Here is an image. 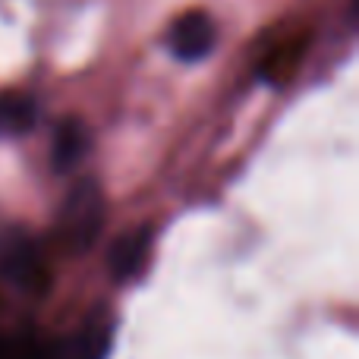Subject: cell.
I'll return each instance as SVG.
<instances>
[{"instance_id":"3957f363","label":"cell","mask_w":359,"mask_h":359,"mask_svg":"<svg viewBox=\"0 0 359 359\" xmlns=\"http://www.w3.org/2000/svg\"><path fill=\"white\" fill-rule=\"evenodd\" d=\"M151 227H139V230H126L117 243L111 246V274L117 280H133L145 271L151 255V240H155Z\"/></svg>"},{"instance_id":"277c9868","label":"cell","mask_w":359,"mask_h":359,"mask_svg":"<svg viewBox=\"0 0 359 359\" xmlns=\"http://www.w3.org/2000/svg\"><path fill=\"white\" fill-rule=\"evenodd\" d=\"M0 271H4L13 284L25 287V290L38 287L41 278H44V265H41V252H38V246L32 240H25V236L10 240L4 246V252H0Z\"/></svg>"},{"instance_id":"ba28073f","label":"cell","mask_w":359,"mask_h":359,"mask_svg":"<svg viewBox=\"0 0 359 359\" xmlns=\"http://www.w3.org/2000/svg\"><path fill=\"white\" fill-rule=\"evenodd\" d=\"M0 359H44L35 347H6L0 344Z\"/></svg>"},{"instance_id":"6da1fadb","label":"cell","mask_w":359,"mask_h":359,"mask_svg":"<svg viewBox=\"0 0 359 359\" xmlns=\"http://www.w3.org/2000/svg\"><path fill=\"white\" fill-rule=\"evenodd\" d=\"M104 192L95 180H82L69 189L60 208V240L69 249H88L104 227Z\"/></svg>"},{"instance_id":"8992f818","label":"cell","mask_w":359,"mask_h":359,"mask_svg":"<svg viewBox=\"0 0 359 359\" xmlns=\"http://www.w3.org/2000/svg\"><path fill=\"white\" fill-rule=\"evenodd\" d=\"M88 151V130L82 120H63L54 133V168L73 170Z\"/></svg>"},{"instance_id":"7a4b0ae2","label":"cell","mask_w":359,"mask_h":359,"mask_svg":"<svg viewBox=\"0 0 359 359\" xmlns=\"http://www.w3.org/2000/svg\"><path fill=\"white\" fill-rule=\"evenodd\" d=\"M168 41H170V50H174L180 60H189V63L202 60L211 50V44H215V22H211V16L202 10L183 13L174 22V29H170Z\"/></svg>"},{"instance_id":"5b68a950","label":"cell","mask_w":359,"mask_h":359,"mask_svg":"<svg viewBox=\"0 0 359 359\" xmlns=\"http://www.w3.org/2000/svg\"><path fill=\"white\" fill-rule=\"evenodd\" d=\"M114 331H117V322H114L111 309H95L79 328L73 359H107L114 347Z\"/></svg>"},{"instance_id":"52a82bcc","label":"cell","mask_w":359,"mask_h":359,"mask_svg":"<svg viewBox=\"0 0 359 359\" xmlns=\"http://www.w3.org/2000/svg\"><path fill=\"white\" fill-rule=\"evenodd\" d=\"M35 101L25 98L19 92H4L0 95V139L4 136H22L35 126Z\"/></svg>"}]
</instances>
